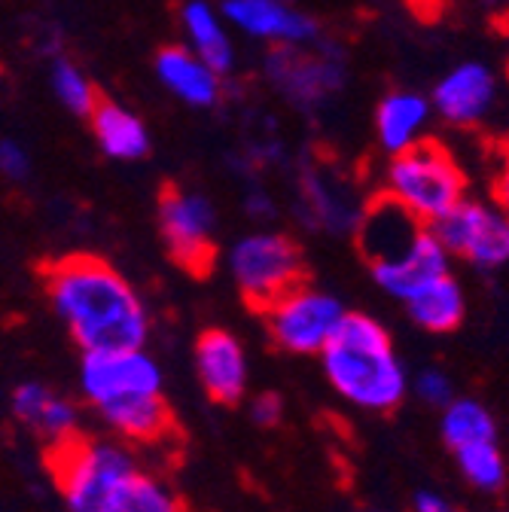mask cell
I'll list each match as a JSON object with an SVG mask.
<instances>
[{"label":"cell","instance_id":"d4e9b609","mask_svg":"<svg viewBox=\"0 0 509 512\" xmlns=\"http://www.w3.org/2000/svg\"><path fill=\"white\" fill-rule=\"evenodd\" d=\"M455 461L461 476L476 485L479 491H497L506 482V461L497 448V439H485V442H470L455 448Z\"/></svg>","mask_w":509,"mask_h":512},{"label":"cell","instance_id":"6da1fadb","mask_svg":"<svg viewBox=\"0 0 509 512\" xmlns=\"http://www.w3.org/2000/svg\"><path fill=\"white\" fill-rule=\"evenodd\" d=\"M43 287L52 311L83 351L144 348L150 314L116 266L95 253H71L43 269Z\"/></svg>","mask_w":509,"mask_h":512},{"label":"cell","instance_id":"484cf974","mask_svg":"<svg viewBox=\"0 0 509 512\" xmlns=\"http://www.w3.org/2000/svg\"><path fill=\"white\" fill-rule=\"evenodd\" d=\"M415 397L424 406L442 409V406H449L455 400V384H452V378L445 375L442 369L430 366V369H421L418 378H415Z\"/></svg>","mask_w":509,"mask_h":512},{"label":"cell","instance_id":"f1b7e54d","mask_svg":"<svg viewBox=\"0 0 509 512\" xmlns=\"http://www.w3.org/2000/svg\"><path fill=\"white\" fill-rule=\"evenodd\" d=\"M491 199L509 214V141L500 147L497 171H494V180H491Z\"/></svg>","mask_w":509,"mask_h":512},{"label":"cell","instance_id":"e0dca14e","mask_svg":"<svg viewBox=\"0 0 509 512\" xmlns=\"http://www.w3.org/2000/svg\"><path fill=\"white\" fill-rule=\"evenodd\" d=\"M433 104L427 95L412 89H394L375 107V138L388 156L403 153L427 138Z\"/></svg>","mask_w":509,"mask_h":512},{"label":"cell","instance_id":"4dcf8cb0","mask_svg":"<svg viewBox=\"0 0 509 512\" xmlns=\"http://www.w3.org/2000/svg\"><path fill=\"white\" fill-rule=\"evenodd\" d=\"M0 74H4V64H0Z\"/></svg>","mask_w":509,"mask_h":512},{"label":"cell","instance_id":"3957f363","mask_svg":"<svg viewBox=\"0 0 509 512\" xmlns=\"http://www.w3.org/2000/svg\"><path fill=\"white\" fill-rule=\"evenodd\" d=\"M467 189V174L452 150L433 138L388 156V165L381 171V196L424 226H433L439 217L461 205L467 199Z\"/></svg>","mask_w":509,"mask_h":512},{"label":"cell","instance_id":"ac0fdd59","mask_svg":"<svg viewBox=\"0 0 509 512\" xmlns=\"http://www.w3.org/2000/svg\"><path fill=\"white\" fill-rule=\"evenodd\" d=\"M89 125H92V138H95L98 150L107 159L138 162V159L150 156L147 122L125 104H119L113 98H98L95 110L89 113Z\"/></svg>","mask_w":509,"mask_h":512},{"label":"cell","instance_id":"7402d4cb","mask_svg":"<svg viewBox=\"0 0 509 512\" xmlns=\"http://www.w3.org/2000/svg\"><path fill=\"white\" fill-rule=\"evenodd\" d=\"M439 433H442V442L455 452V448L470 445V442L497 439V421L485 403L473 397H455L449 406H442Z\"/></svg>","mask_w":509,"mask_h":512},{"label":"cell","instance_id":"30bf717a","mask_svg":"<svg viewBox=\"0 0 509 512\" xmlns=\"http://www.w3.org/2000/svg\"><path fill=\"white\" fill-rule=\"evenodd\" d=\"M369 275L388 296L409 302L436 278L452 275V253L445 250L430 226H418L397 253L385 256V260H372Z\"/></svg>","mask_w":509,"mask_h":512},{"label":"cell","instance_id":"83f0119b","mask_svg":"<svg viewBox=\"0 0 509 512\" xmlns=\"http://www.w3.org/2000/svg\"><path fill=\"white\" fill-rule=\"evenodd\" d=\"M250 418H253V424H257V427H275V424H281V418H284V400L278 394H272V391L253 397Z\"/></svg>","mask_w":509,"mask_h":512},{"label":"cell","instance_id":"5b68a950","mask_svg":"<svg viewBox=\"0 0 509 512\" xmlns=\"http://www.w3.org/2000/svg\"><path fill=\"white\" fill-rule=\"evenodd\" d=\"M226 272L253 311H266L278 296L305 281V260L299 244L275 229L241 235L226 250Z\"/></svg>","mask_w":509,"mask_h":512},{"label":"cell","instance_id":"9c48e42d","mask_svg":"<svg viewBox=\"0 0 509 512\" xmlns=\"http://www.w3.org/2000/svg\"><path fill=\"white\" fill-rule=\"evenodd\" d=\"M80 388H83V397L95 409H101L125 397L162 394V369L147 354V348L83 351Z\"/></svg>","mask_w":509,"mask_h":512},{"label":"cell","instance_id":"5bb4252c","mask_svg":"<svg viewBox=\"0 0 509 512\" xmlns=\"http://www.w3.org/2000/svg\"><path fill=\"white\" fill-rule=\"evenodd\" d=\"M266 71L275 86L296 104L324 101L342 86V68L333 58H317L305 46H275Z\"/></svg>","mask_w":509,"mask_h":512},{"label":"cell","instance_id":"cb8c5ba5","mask_svg":"<svg viewBox=\"0 0 509 512\" xmlns=\"http://www.w3.org/2000/svg\"><path fill=\"white\" fill-rule=\"evenodd\" d=\"M49 83H52V92L61 101V107L77 113V116H86V119H89V113L95 110V104L101 98L98 89H95V83L89 80V74L80 68L77 61H71L65 55H58L52 61Z\"/></svg>","mask_w":509,"mask_h":512},{"label":"cell","instance_id":"4fadbf2b","mask_svg":"<svg viewBox=\"0 0 509 512\" xmlns=\"http://www.w3.org/2000/svg\"><path fill=\"white\" fill-rule=\"evenodd\" d=\"M196 372L214 403L232 406L247 391V351L229 330H205L196 339Z\"/></svg>","mask_w":509,"mask_h":512},{"label":"cell","instance_id":"52a82bcc","mask_svg":"<svg viewBox=\"0 0 509 512\" xmlns=\"http://www.w3.org/2000/svg\"><path fill=\"white\" fill-rule=\"evenodd\" d=\"M156 217L171 260L193 275H208L217 260V211L211 199L183 186H165Z\"/></svg>","mask_w":509,"mask_h":512},{"label":"cell","instance_id":"d6986e66","mask_svg":"<svg viewBox=\"0 0 509 512\" xmlns=\"http://www.w3.org/2000/svg\"><path fill=\"white\" fill-rule=\"evenodd\" d=\"M180 28L186 46L205 58L220 77H229L235 68V43L229 37V22L211 0H186L180 7Z\"/></svg>","mask_w":509,"mask_h":512},{"label":"cell","instance_id":"ffe728a7","mask_svg":"<svg viewBox=\"0 0 509 512\" xmlns=\"http://www.w3.org/2000/svg\"><path fill=\"white\" fill-rule=\"evenodd\" d=\"M98 415L104 418L110 430H116L122 439H132V442H159L174 427V415L162 394L125 397V400L101 406Z\"/></svg>","mask_w":509,"mask_h":512},{"label":"cell","instance_id":"8fae6325","mask_svg":"<svg viewBox=\"0 0 509 512\" xmlns=\"http://www.w3.org/2000/svg\"><path fill=\"white\" fill-rule=\"evenodd\" d=\"M497 101V77L482 61H461L445 74L433 92V113L455 128H476L488 119Z\"/></svg>","mask_w":509,"mask_h":512},{"label":"cell","instance_id":"9a60e30c","mask_svg":"<svg viewBox=\"0 0 509 512\" xmlns=\"http://www.w3.org/2000/svg\"><path fill=\"white\" fill-rule=\"evenodd\" d=\"M156 80L186 107L208 110L223 98V77L189 46H165L156 55Z\"/></svg>","mask_w":509,"mask_h":512},{"label":"cell","instance_id":"ba28073f","mask_svg":"<svg viewBox=\"0 0 509 512\" xmlns=\"http://www.w3.org/2000/svg\"><path fill=\"white\" fill-rule=\"evenodd\" d=\"M436 238L452 253L476 269L494 272L509 263V214L491 199H464L433 226Z\"/></svg>","mask_w":509,"mask_h":512},{"label":"cell","instance_id":"277c9868","mask_svg":"<svg viewBox=\"0 0 509 512\" xmlns=\"http://www.w3.org/2000/svg\"><path fill=\"white\" fill-rule=\"evenodd\" d=\"M49 467L68 512H104L116 488L138 470L125 445L80 433L49 448Z\"/></svg>","mask_w":509,"mask_h":512},{"label":"cell","instance_id":"8992f818","mask_svg":"<svg viewBox=\"0 0 509 512\" xmlns=\"http://www.w3.org/2000/svg\"><path fill=\"white\" fill-rule=\"evenodd\" d=\"M345 311L348 308L333 293L308 287L302 281L284 296H278L263 311V317L272 342L281 351L299 357H317L336 333V327L342 324Z\"/></svg>","mask_w":509,"mask_h":512},{"label":"cell","instance_id":"4316f807","mask_svg":"<svg viewBox=\"0 0 509 512\" xmlns=\"http://www.w3.org/2000/svg\"><path fill=\"white\" fill-rule=\"evenodd\" d=\"M0 174H4L7 180H28L31 174V156L25 150V144L13 141V138H4L0 141Z\"/></svg>","mask_w":509,"mask_h":512},{"label":"cell","instance_id":"f546056e","mask_svg":"<svg viewBox=\"0 0 509 512\" xmlns=\"http://www.w3.org/2000/svg\"><path fill=\"white\" fill-rule=\"evenodd\" d=\"M412 512H461V509L436 491H418L412 497Z\"/></svg>","mask_w":509,"mask_h":512},{"label":"cell","instance_id":"603a6c76","mask_svg":"<svg viewBox=\"0 0 509 512\" xmlns=\"http://www.w3.org/2000/svg\"><path fill=\"white\" fill-rule=\"evenodd\" d=\"M104 512H183V503L168 482L153 473L135 470L116 488Z\"/></svg>","mask_w":509,"mask_h":512},{"label":"cell","instance_id":"7c38bea8","mask_svg":"<svg viewBox=\"0 0 509 512\" xmlns=\"http://www.w3.org/2000/svg\"><path fill=\"white\" fill-rule=\"evenodd\" d=\"M220 13L229 28L272 46H308L321 34L308 13L287 7L284 0H223Z\"/></svg>","mask_w":509,"mask_h":512},{"label":"cell","instance_id":"44dd1931","mask_svg":"<svg viewBox=\"0 0 509 512\" xmlns=\"http://www.w3.org/2000/svg\"><path fill=\"white\" fill-rule=\"evenodd\" d=\"M403 305L409 317L415 320V327H421L424 333H436V336L455 333L464 324V314H467L464 287L455 281V275L436 278Z\"/></svg>","mask_w":509,"mask_h":512},{"label":"cell","instance_id":"7a4b0ae2","mask_svg":"<svg viewBox=\"0 0 509 512\" xmlns=\"http://www.w3.org/2000/svg\"><path fill=\"white\" fill-rule=\"evenodd\" d=\"M317 357L330 388L360 412H394L409 394V375L397 357L394 339L372 314L345 311L342 324Z\"/></svg>","mask_w":509,"mask_h":512},{"label":"cell","instance_id":"2e32d148","mask_svg":"<svg viewBox=\"0 0 509 512\" xmlns=\"http://www.w3.org/2000/svg\"><path fill=\"white\" fill-rule=\"evenodd\" d=\"M13 418L37 433L49 448L58 442H68L80 430V412L71 400L49 391L40 381H25L10 397Z\"/></svg>","mask_w":509,"mask_h":512}]
</instances>
